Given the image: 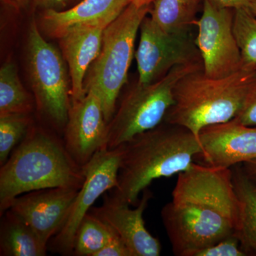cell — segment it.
<instances>
[{
  "mask_svg": "<svg viewBox=\"0 0 256 256\" xmlns=\"http://www.w3.org/2000/svg\"><path fill=\"white\" fill-rule=\"evenodd\" d=\"M240 214L232 168L194 163L178 174L161 215L174 255L195 256L236 234Z\"/></svg>",
  "mask_w": 256,
  "mask_h": 256,
  "instance_id": "1",
  "label": "cell"
},
{
  "mask_svg": "<svg viewBox=\"0 0 256 256\" xmlns=\"http://www.w3.org/2000/svg\"><path fill=\"white\" fill-rule=\"evenodd\" d=\"M121 148L118 184L108 195L134 206L154 180L186 171L202 152L200 136L165 122L138 134Z\"/></svg>",
  "mask_w": 256,
  "mask_h": 256,
  "instance_id": "2",
  "label": "cell"
},
{
  "mask_svg": "<svg viewBox=\"0 0 256 256\" xmlns=\"http://www.w3.org/2000/svg\"><path fill=\"white\" fill-rule=\"evenodd\" d=\"M84 180V168L72 159L64 140L34 124L0 166V216L21 195L50 188L80 190Z\"/></svg>",
  "mask_w": 256,
  "mask_h": 256,
  "instance_id": "3",
  "label": "cell"
},
{
  "mask_svg": "<svg viewBox=\"0 0 256 256\" xmlns=\"http://www.w3.org/2000/svg\"><path fill=\"white\" fill-rule=\"evenodd\" d=\"M256 72L240 70L225 78L207 76L203 69L183 77L174 89V102L164 122L200 136L204 128L233 120L245 104Z\"/></svg>",
  "mask_w": 256,
  "mask_h": 256,
  "instance_id": "4",
  "label": "cell"
},
{
  "mask_svg": "<svg viewBox=\"0 0 256 256\" xmlns=\"http://www.w3.org/2000/svg\"><path fill=\"white\" fill-rule=\"evenodd\" d=\"M151 8H140L130 3L106 28L100 54L88 70L86 92L92 89L100 98L108 124L114 117L120 95L127 84L136 56L138 32Z\"/></svg>",
  "mask_w": 256,
  "mask_h": 256,
  "instance_id": "5",
  "label": "cell"
},
{
  "mask_svg": "<svg viewBox=\"0 0 256 256\" xmlns=\"http://www.w3.org/2000/svg\"><path fill=\"white\" fill-rule=\"evenodd\" d=\"M203 69L202 63L180 66L146 85L137 82L124 95L108 124L105 149L114 150L160 126L174 105V89L185 76Z\"/></svg>",
  "mask_w": 256,
  "mask_h": 256,
  "instance_id": "6",
  "label": "cell"
},
{
  "mask_svg": "<svg viewBox=\"0 0 256 256\" xmlns=\"http://www.w3.org/2000/svg\"><path fill=\"white\" fill-rule=\"evenodd\" d=\"M28 64L37 110L64 134L72 104L68 66L62 52L44 38L35 20L28 28Z\"/></svg>",
  "mask_w": 256,
  "mask_h": 256,
  "instance_id": "7",
  "label": "cell"
},
{
  "mask_svg": "<svg viewBox=\"0 0 256 256\" xmlns=\"http://www.w3.org/2000/svg\"><path fill=\"white\" fill-rule=\"evenodd\" d=\"M140 32V40L134 56L138 84L158 82L180 66L202 63L192 30L166 32L146 16Z\"/></svg>",
  "mask_w": 256,
  "mask_h": 256,
  "instance_id": "8",
  "label": "cell"
},
{
  "mask_svg": "<svg viewBox=\"0 0 256 256\" xmlns=\"http://www.w3.org/2000/svg\"><path fill=\"white\" fill-rule=\"evenodd\" d=\"M121 156V146L114 150L104 148L84 166V185L78 191L63 228L48 244V248L52 252L73 256L76 234L84 217L101 196L118 184Z\"/></svg>",
  "mask_w": 256,
  "mask_h": 256,
  "instance_id": "9",
  "label": "cell"
},
{
  "mask_svg": "<svg viewBox=\"0 0 256 256\" xmlns=\"http://www.w3.org/2000/svg\"><path fill=\"white\" fill-rule=\"evenodd\" d=\"M234 9L203 2V12L196 23V44L203 72L210 78H225L242 70V56L234 32Z\"/></svg>",
  "mask_w": 256,
  "mask_h": 256,
  "instance_id": "10",
  "label": "cell"
},
{
  "mask_svg": "<svg viewBox=\"0 0 256 256\" xmlns=\"http://www.w3.org/2000/svg\"><path fill=\"white\" fill-rule=\"evenodd\" d=\"M108 124L95 90L89 89L84 98L72 102L63 140L66 149L79 166H85L96 153L104 149Z\"/></svg>",
  "mask_w": 256,
  "mask_h": 256,
  "instance_id": "11",
  "label": "cell"
},
{
  "mask_svg": "<svg viewBox=\"0 0 256 256\" xmlns=\"http://www.w3.org/2000/svg\"><path fill=\"white\" fill-rule=\"evenodd\" d=\"M78 191L50 188L28 192L15 198L10 210L21 217L48 248L50 240L66 222Z\"/></svg>",
  "mask_w": 256,
  "mask_h": 256,
  "instance_id": "12",
  "label": "cell"
},
{
  "mask_svg": "<svg viewBox=\"0 0 256 256\" xmlns=\"http://www.w3.org/2000/svg\"><path fill=\"white\" fill-rule=\"evenodd\" d=\"M153 195L149 188L142 194V198L136 208L112 200L108 195L104 197L100 207H92L89 213L107 224L122 239L132 256H159L162 246L146 228L143 214Z\"/></svg>",
  "mask_w": 256,
  "mask_h": 256,
  "instance_id": "13",
  "label": "cell"
},
{
  "mask_svg": "<svg viewBox=\"0 0 256 256\" xmlns=\"http://www.w3.org/2000/svg\"><path fill=\"white\" fill-rule=\"evenodd\" d=\"M202 164L232 168L256 159V127L233 120L204 128L200 134Z\"/></svg>",
  "mask_w": 256,
  "mask_h": 256,
  "instance_id": "14",
  "label": "cell"
},
{
  "mask_svg": "<svg viewBox=\"0 0 256 256\" xmlns=\"http://www.w3.org/2000/svg\"><path fill=\"white\" fill-rule=\"evenodd\" d=\"M114 21L105 20L76 25L58 38L70 74L72 102L86 95L84 84L88 70L100 54L106 28Z\"/></svg>",
  "mask_w": 256,
  "mask_h": 256,
  "instance_id": "15",
  "label": "cell"
},
{
  "mask_svg": "<svg viewBox=\"0 0 256 256\" xmlns=\"http://www.w3.org/2000/svg\"><path fill=\"white\" fill-rule=\"evenodd\" d=\"M130 4V0H82L65 11L44 10L38 20V28L44 34L58 40L76 25L114 20Z\"/></svg>",
  "mask_w": 256,
  "mask_h": 256,
  "instance_id": "16",
  "label": "cell"
},
{
  "mask_svg": "<svg viewBox=\"0 0 256 256\" xmlns=\"http://www.w3.org/2000/svg\"><path fill=\"white\" fill-rule=\"evenodd\" d=\"M48 249L34 230L12 210L2 216L0 256H44Z\"/></svg>",
  "mask_w": 256,
  "mask_h": 256,
  "instance_id": "17",
  "label": "cell"
},
{
  "mask_svg": "<svg viewBox=\"0 0 256 256\" xmlns=\"http://www.w3.org/2000/svg\"><path fill=\"white\" fill-rule=\"evenodd\" d=\"M236 191L242 206L236 236L248 256H256V188L242 172L240 164L232 168Z\"/></svg>",
  "mask_w": 256,
  "mask_h": 256,
  "instance_id": "18",
  "label": "cell"
},
{
  "mask_svg": "<svg viewBox=\"0 0 256 256\" xmlns=\"http://www.w3.org/2000/svg\"><path fill=\"white\" fill-rule=\"evenodd\" d=\"M201 2L202 0H156L149 14L165 31H186L196 26Z\"/></svg>",
  "mask_w": 256,
  "mask_h": 256,
  "instance_id": "19",
  "label": "cell"
},
{
  "mask_svg": "<svg viewBox=\"0 0 256 256\" xmlns=\"http://www.w3.org/2000/svg\"><path fill=\"white\" fill-rule=\"evenodd\" d=\"M35 99L26 92L18 77L16 64L8 62L0 69V116L32 114Z\"/></svg>",
  "mask_w": 256,
  "mask_h": 256,
  "instance_id": "20",
  "label": "cell"
},
{
  "mask_svg": "<svg viewBox=\"0 0 256 256\" xmlns=\"http://www.w3.org/2000/svg\"><path fill=\"white\" fill-rule=\"evenodd\" d=\"M117 235L107 224L88 213L76 234L73 256H96Z\"/></svg>",
  "mask_w": 256,
  "mask_h": 256,
  "instance_id": "21",
  "label": "cell"
},
{
  "mask_svg": "<svg viewBox=\"0 0 256 256\" xmlns=\"http://www.w3.org/2000/svg\"><path fill=\"white\" fill-rule=\"evenodd\" d=\"M234 32L242 70L256 72V18L248 8L234 10Z\"/></svg>",
  "mask_w": 256,
  "mask_h": 256,
  "instance_id": "22",
  "label": "cell"
},
{
  "mask_svg": "<svg viewBox=\"0 0 256 256\" xmlns=\"http://www.w3.org/2000/svg\"><path fill=\"white\" fill-rule=\"evenodd\" d=\"M34 122L32 114H14L0 116V166L8 161Z\"/></svg>",
  "mask_w": 256,
  "mask_h": 256,
  "instance_id": "23",
  "label": "cell"
},
{
  "mask_svg": "<svg viewBox=\"0 0 256 256\" xmlns=\"http://www.w3.org/2000/svg\"><path fill=\"white\" fill-rule=\"evenodd\" d=\"M246 252L242 250L240 240L236 234L224 238V240L202 249L195 256H246Z\"/></svg>",
  "mask_w": 256,
  "mask_h": 256,
  "instance_id": "24",
  "label": "cell"
},
{
  "mask_svg": "<svg viewBox=\"0 0 256 256\" xmlns=\"http://www.w3.org/2000/svg\"><path fill=\"white\" fill-rule=\"evenodd\" d=\"M234 120L244 126L256 127V78L242 110Z\"/></svg>",
  "mask_w": 256,
  "mask_h": 256,
  "instance_id": "25",
  "label": "cell"
},
{
  "mask_svg": "<svg viewBox=\"0 0 256 256\" xmlns=\"http://www.w3.org/2000/svg\"><path fill=\"white\" fill-rule=\"evenodd\" d=\"M96 256H132L130 250L117 235Z\"/></svg>",
  "mask_w": 256,
  "mask_h": 256,
  "instance_id": "26",
  "label": "cell"
},
{
  "mask_svg": "<svg viewBox=\"0 0 256 256\" xmlns=\"http://www.w3.org/2000/svg\"><path fill=\"white\" fill-rule=\"evenodd\" d=\"M82 0H36L38 8L44 10L63 12L79 4Z\"/></svg>",
  "mask_w": 256,
  "mask_h": 256,
  "instance_id": "27",
  "label": "cell"
},
{
  "mask_svg": "<svg viewBox=\"0 0 256 256\" xmlns=\"http://www.w3.org/2000/svg\"><path fill=\"white\" fill-rule=\"evenodd\" d=\"M208 2L210 4L220 8H230V9H238V8H248V0H202Z\"/></svg>",
  "mask_w": 256,
  "mask_h": 256,
  "instance_id": "28",
  "label": "cell"
},
{
  "mask_svg": "<svg viewBox=\"0 0 256 256\" xmlns=\"http://www.w3.org/2000/svg\"><path fill=\"white\" fill-rule=\"evenodd\" d=\"M244 174L256 188V159L240 164Z\"/></svg>",
  "mask_w": 256,
  "mask_h": 256,
  "instance_id": "29",
  "label": "cell"
},
{
  "mask_svg": "<svg viewBox=\"0 0 256 256\" xmlns=\"http://www.w3.org/2000/svg\"><path fill=\"white\" fill-rule=\"evenodd\" d=\"M4 4L15 10H26L32 4H36V0H1Z\"/></svg>",
  "mask_w": 256,
  "mask_h": 256,
  "instance_id": "30",
  "label": "cell"
},
{
  "mask_svg": "<svg viewBox=\"0 0 256 256\" xmlns=\"http://www.w3.org/2000/svg\"><path fill=\"white\" fill-rule=\"evenodd\" d=\"M156 0H130L131 4L137 6H152Z\"/></svg>",
  "mask_w": 256,
  "mask_h": 256,
  "instance_id": "31",
  "label": "cell"
},
{
  "mask_svg": "<svg viewBox=\"0 0 256 256\" xmlns=\"http://www.w3.org/2000/svg\"><path fill=\"white\" fill-rule=\"evenodd\" d=\"M248 9L256 18V0H248Z\"/></svg>",
  "mask_w": 256,
  "mask_h": 256,
  "instance_id": "32",
  "label": "cell"
}]
</instances>
